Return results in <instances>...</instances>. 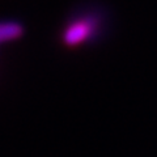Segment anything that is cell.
<instances>
[{"label": "cell", "instance_id": "6da1fadb", "mask_svg": "<svg viewBox=\"0 0 157 157\" xmlns=\"http://www.w3.org/2000/svg\"><path fill=\"white\" fill-rule=\"evenodd\" d=\"M101 14L94 11H84L67 21L62 30V42L67 47H76L92 42L101 33Z\"/></svg>", "mask_w": 157, "mask_h": 157}, {"label": "cell", "instance_id": "7a4b0ae2", "mask_svg": "<svg viewBox=\"0 0 157 157\" xmlns=\"http://www.w3.org/2000/svg\"><path fill=\"white\" fill-rule=\"evenodd\" d=\"M24 33H25V28L22 24L17 21H0V43L20 39Z\"/></svg>", "mask_w": 157, "mask_h": 157}]
</instances>
